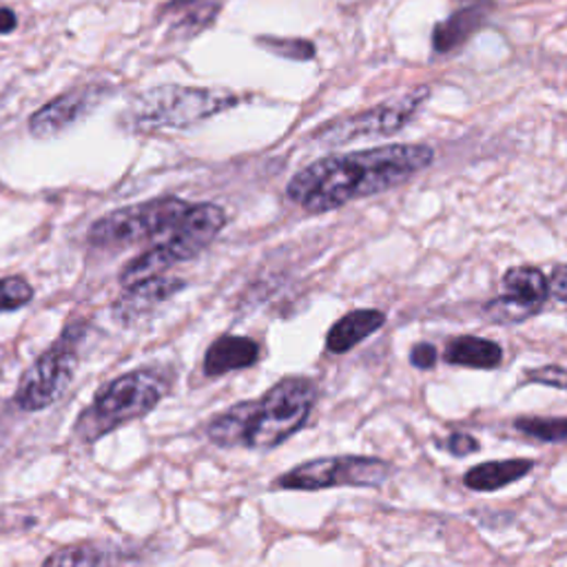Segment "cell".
Segmentation results:
<instances>
[{"mask_svg":"<svg viewBox=\"0 0 567 567\" xmlns=\"http://www.w3.org/2000/svg\"><path fill=\"white\" fill-rule=\"evenodd\" d=\"M435 362H437V349L428 342H422L417 346H413L411 351V364L420 370H430L435 368Z\"/></svg>","mask_w":567,"mask_h":567,"instance_id":"cb8c5ba5","label":"cell"},{"mask_svg":"<svg viewBox=\"0 0 567 567\" xmlns=\"http://www.w3.org/2000/svg\"><path fill=\"white\" fill-rule=\"evenodd\" d=\"M185 286L187 282L174 275H157L140 284L127 286L125 293L114 302L111 315L120 327H133V323L142 321L157 306L176 297Z\"/></svg>","mask_w":567,"mask_h":567,"instance_id":"30bf717a","label":"cell"},{"mask_svg":"<svg viewBox=\"0 0 567 567\" xmlns=\"http://www.w3.org/2000/svg\"><path fill=\"white\" fill-rule=\"evenodd\" d=\"M167 383L155 370H131L103 388L75 422V437L94 444L114 430L146 417L165 397Z\"/></svg>","mask_w":567,"mask_h":567,"instance_id":"7a4b0ae2","label":"cell"},{"mask_svg":"<svg viewBox=\"0 0 567 567\" xmlns=\"http://www.w3.org/2000/svg\"><path fill=\"white\" fill-rule=\"evenodd\" d=\"M85 338V327L67 323L62 335L51 349L36 357L23 373L14 392L16 406L23 413L45 411L67 392L78 368V344Z\"/></svg>","mask_w":567,"mask_h":567,"instance_id":"5b68a950","label":"cell"},{"mask_svg":"<svg viewBox=\"0 0 567 567\" xmlns=\"http://www.w3.org/2000/svg\"><path fill=\"white\" fill-rule=\"evenodd\" d=\"M539 312H541L539 306H532V304L510 297L506 293L483 306V317L493 323H521Z\"/></svg>","mask_w":567,"mask_h":567,"instance_id":"d6986e66","label":"cell"},{"mask_svg":"<svg viewBox=\"0 0 567 567\" xmlns=\"http://www.w3.org/2000/svg\"><path fill=\"white\" fill-rule=\"evenodd\" d=\"M534 463L530 459H506V461H485L470 468L463 476L465 488L474 493H497L510 483L528 476Z\"/></svg>","mask_w":567,"mask_h":567,"instance_id":"5bb4252c","label":"cell"},{"mask_svg":"<svg viewBox=\"0 0 567 567\" xmlns=\"http://www.w3.org/2000/svg\"><path fill=\"white\" fill-rule=\"evenodd\" d=\"M315 397L317 388L310 379H282L262 399H256V409L249 420L241 448L267 452L282 446L308 422Z\"/></svg>","mask_w":567,"mask_h":567,"instance_id":"3957f363","label":"cell"},{"mask_svg":"<svg viewBox=\"0 0 567 567\" xmlns=\"http://www.w3.org/2000/svg\"><path fill=\"white\" fill-rule=\"evenodd\" d=\"M448 448H450L452 454H457V457H465V454L479 450V441H476L472 435L454 433V435H450V439H448Z\"/></svg>","mask_w":567,"mask_h":567,"instance_id":"484cf974","label":"cell"},{"mask_svg":"<svg viewBox=\"0 0 567 567\" xmlns=\"http://www.w3.org/2000/svg\"><path fill=\"white\" fill-rule=\"evenodd\" d=\"M444 359L450 366H463L474 370H493L504 362V349L493 342L474 335L454 338L444 353Z\"/></svg>","mask_w":567,"mask_h":567,"instance_id":"9a60e30c","label":"cell"},{"mask_svg":"<svg viewBox=\"0 0 567 567\" xmlns=\"http://www.w3.org/2000/svg\"><path fill=\"white\" fill-rule=\"evenodd\" d=\"M483 21V14L474 8H465L452 14L446 23H441L433 34V45L439 54L457 49Z\"/></svg>","mask_w":567,"mask_h":567,"instance_id":"ac0fdd59","label":"cell"},{"mask_svg":"<svg viewBox=\"0 0 567 567\" xmlns=\"http://www.w3.org/2000/svg\"><path fill=\"white\" fill-rule=\"evenodd\" d=\"M430 90L420 87L399 98H392L388 103H381L368 111L355 114L351 118H344L340 122H331L321 131L315 133L317 140L327 144H342L357 138H386L406 127L413 116L420 111V107L428 101Z\"/></svg>","mask_w":567,"mask_h":567,"instance_id":"ba28073f","label":"cell"},{"mask_svg":"<svg viewBox=\"0 0 567 567\" xmlns=\"http://www.w3.org/2000/svg\"><path fill=\"white\" fill-rule=\"evenodd\" d=\"M501 288L506 295L517 297V299L528 302L539 308H543V304L550 297L547 277L536 267H515V269L506 271V275L501 280Z\"/></svg>","mask_w":567,"mask_h":567,"instance_id":"e0dca14e","label":"cell"},{"mask_svg":"<svg viewBox=\"0 0 567 567\" xmlns=\"http://www.w3.org/2000/svg\"><path fill=\"white\" fill-rule=\"evenodd\" d=\"M525 379L532 381V383H543V386H552V388H558V390H567V368L558 366V364H550V366L528 370Z\"/></svg>","mask_w":567,"mask_h":567,"instance_id":"603a6c76","label":"cell"},{"mask_svg":"<svg viewBox=\"0 0 567 567\" xmlns=\"http://www.w3.org/2000/svg\"><path fill=\"white\" fill-rule=\"evenodd\" d=\"M34 299L32 284L21 275H10L0 280V312H14L25 308Z\"/></svg>","mask_w":567,"mask_h":567,"instance_id":"7402d4cb","label":"cell"},{"mask_svg":"<svg viewBox=\"0 0 567 567\" xmlns=\"http://www.w3.org/2000/svg\"><path fill=\"white\" fill-rule=\"evenodd\" d=\"M237 105V96L228 92L160 87L140 96L131 107V122L140 129H178L202 122Z\"/></svg>","mask_w":567,"mask_h":567,"instance_id":"8992f818","label":"cell"},{"mask_svg":"<svg viewBox=\"0 0 567 567\" xmlns=\"http://www.w3.org/2000/svg\"><path fill=\"white\" fill-rule=\"evenodd\" d=\"M226 226V213L222 206L202 202L191 204L182 220L174 226L169 235L162 237L155 245L176 264L198 258L211 241Z\"/></svg>","mask_w":567,"mask_h":567,"instance_id":"9c48e42d","label":"cell"},{"mask_svg":"<svg viewBox=\"0 0 567 567\" xmlns=\"http://www.w3.org/2000/svg\"><path fill=\"white\" fill-rule=\"evenodd\" d=\"M19 27V19L10 8H0V34H12Z\"/></svg>","mask_w":567,"mask_h":567,"instance_id":"4316f807","label":"cell"},{"mask_svg":"<svg viewBox=\"0 0 567 567\" xmlns=\"http://www.w3.org/2000/svg\"><path fill=\"white\" fill-rule=\"evenodd\" d=\"M189 206L176 196H165L111 211L90 228V245L96 249H122L146 239L160 241L174 231Z\"/></svg>","mask_w":567,"mask_h":567,"instance_id":"277c9868","label":"cell"},{"mask_svg":"<svg viewBox=\"0 0 567 567\" xmlns=\"http://www.w3.org/2000/svg\"><path fill=\"white\" fill-rule=\"evenodd\" d=\"M253 409H256V399L235 403V406H231L226 413L217 415L209 424V428H206L209 439L220 448H241Z\"/></svg>","mask_w":567,"mask_h":567,"instance_id":"2e32d148","label":"cell"},{"mask_svg":"<svg viewBox=\"0 0 567 567\" xmlns=\"http://www.w3.org/2000/svg\"><path fill=\"white\" fill-rule=\"evenodd\" d=\"M260 359V344L251 338L222 335L204 355V375L222 377L233 370H245L256 366Z\"/></svg>","mask_w":567,"mask_h":567,"instance_id":"7c38bea8","label":"cell"},{"mask_svg":"<svg viewBox=\"0 0 567 567\" xmlns=\"http://www.w3.org/2000/svg\"><path fill=\"white\" fill-rule=\"evenodd\" d=\"M515 428L539 441H567V417H519Z\"/></svg>","mask_w":567,"mask_h":567,"instance_id":"44dd1931","label":"cell"},{"mask_svg":"<svg viewBox=\"0 0 567 567\" xmlns=\"http://www.w3.org/2000/svg\"><path fill=\"white\" fill-rule=\"evenodd\" d=\"M433 160L435 151L428 144H388L331 155L295 174L286 187V196L306 213H329L353 200L409 182L428 169Z\"/></svg>","mask_w":567,"mask_h":567,"instance_id":"6da1fadb","label":"cell"},{"mask_svg":"<svg viewBox=\"0 0 567 567\" xmlns=\"http://www.w3.org/2000/svg\"><path fill=\"white\" fill-rule=\"evenodd\" d=\"M390 476V465L373 457H321L306 461L275 479L280 491H327L338 485L381 488Z\"/></svg>","mask_w":567,"mask_h":567,"instance_id":"52a82bcc","label":"cell"},{"mask_svg":"<svg viewBox=\"0 0 567 567\" xmlns=\"http://www.w3.org/2000/svg\"><path fill=\"white\" fill-rule=\"evenodd\" d=\"M386 323V315L377 308H357L344 315L333 323V329L327 335V349L333 355H344L353 351L359 342L375 335Z\"/></svg>","mask_w":567,"mask_h":567,"instance_id":"4fadbf2b","label":"cell"},{"mask_svg":"<svg viewBox=\"0 0 567 567\" xmlns=\"http://www.w3.org/2000/svg\"><path fill=\"white\" fill-rule=\"evenodd\" d=\"M103 554L90 543L64 545L51 552L40 567H101Z\"/></svg>","mask_w":567,"mask_h":567,"instance_id":"ffe728a7","label":"cell"},{"mask_svg":"<svg viewBox=\"0 0 567 567\" xmlns=\"http://www.w3.org/2000/svg\"><path fill=\"white\" fill-rule=\"evenodd\" d=\"M547 284H550V295L567 304V264L554 267L552 275L547 277Z\"/></svg>","mask_w":567,"mask_h":567,"instance_id":"d4e9b609","label":"cell"},{"mask_svg":"<svg viewBox=\"0 0 567 567\" xmlns=\"http://www.w3.org/2000/svg\"><path fill=\"white\" fill-rule=\"evenodd\" d=\"M96 87H80L49 101L29 118V133L36 140H51L73 127L96 103Z\"/></svg>","mask_w":567,"mask_h":567,"instance_id":"8fae6325","label":"cell"},{"mask_svg":"<svg viewBox=\"0 0 567 567\" xmlns=\"http://www.w3.org/2000/svg\"><path fill=\"white\" fill-rule=\"evenodd\" d=\"M187 3H193V0H176L174 5H187Z\"/></svg>","mask_w":567,"mask_h":567,"instance_id":"83f0119b","label":"cell"}]
</instances>
